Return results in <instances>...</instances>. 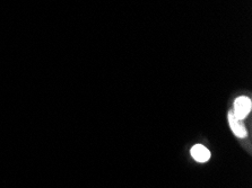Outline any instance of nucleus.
<instances>
[{
  "mask_svg": "<svg viewBox=\"0 0 252 188\" xmlns=\"http://www.w3.org/2000/svg\"><path fill=\"white\" fill-rule=\"evenodd\" d=\"M251 107H252V104L250 99L242 96V97H239L238 99H235L234 109H233L232 112L235 115L236 118H239V120L242 121L248 116V115H249Z\"/></svg>",
  "mask_w": 252,
  "mask_h": 188,
  "instance_id": "nucleus-1",
  "label": "nucleus"
},
{
  "mask_svg": "<svg viewBox=\"0 0 252 188\" xmlns=\"http://www.w3.org/2000/svg\"><path fill=\"white\" fill-rule=\"evenodd\" d=\"M228 123H230L232 131L236 136L240 137V139H244V137H247L248 132L246 128L243 126L241 120H239V118L235 117V115L233 114L232 110L228 113Z\"/></svg>",
  "mask_w": 252,
  "mask_h": 188,
  "instance_id": "nucleus-2",
  "label": "nucleus"
},
{
  "mask_svg": "<svg viewBox=\"0 0 252 188\" xmlns=\"http://www.w3.org/2000/svg\"><path fill=\"white\" fill-rule=\"evenodd\" d=\"M191 156L198 162H206V161H208L209 158H211V152L204 145L197 144L191 149Z\"/></svg>",
  "mask_w": 252,
  "mask_h": 188,
  "instance_id": "nucleus-3",
  "label": "nucleus"
}]
</instances>
